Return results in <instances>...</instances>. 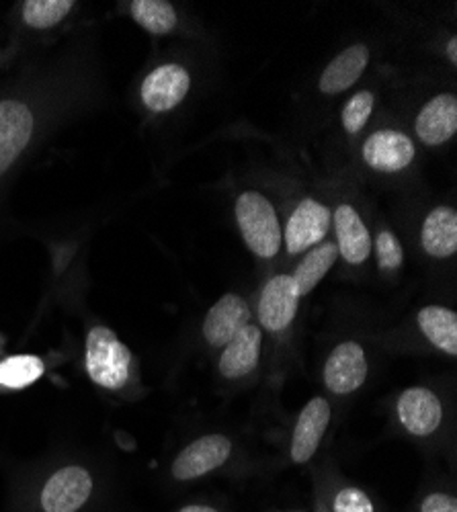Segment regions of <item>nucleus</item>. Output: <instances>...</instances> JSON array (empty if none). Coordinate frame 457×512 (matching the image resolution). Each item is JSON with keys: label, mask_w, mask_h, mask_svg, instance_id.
<instances>
[{"label": "nucleus", "mask_w": 457, "mask_h": 512, "mask_svg": "<svg viewBox=\"0 0 457 512\" xmlns=\"http://www.w3.org/2000/svg\"><path fill=\"white\" fill-rule=\"evenodd\" d=\"M328 424L330 404L324 398L310 400L298 416L296 429L292 435V445H289V455H292V461L296 465H304L316 455Z\"/></svg>", "instance_id": "f8f14e48"}, {"label": "nucleus", "mask_w": 457, "mask_h": 512, "mask_svg": "<svg viewBox=\"0 0 457 512\" xmlns=\"http://www.w3.org/2000/svg\"><path fill=\"white\" fill-rule=\"evenodd\" d=\"M236 220L246 246L261 259H271L279 252L281 228L277 213L261 193L246 191L238 197Z\"/></svg>", "instance_id": "f03ea898"}, {"label": "nucleus", "mask_w": 457, "mask_h": 512, "mask_svg": "<svg viewBox=\"0 0 457 512\" xmlns=\"http://www.w3.org/2000/svg\"><path fill=\"white\" fill-rule=\"evenodd\" d=\"M367 379V357L355 340H347L332 349L324 363V386L337 396L357 392Z\"/></svg>", "instance_id": "39448f33"}, {"label": "nucleus", "mask_w": 457, "mask_h": 512, "mask_svg": "<svg viewBox=\"0 0 457 512\" xmlns=\"http://www.w3.org/2000/svg\"><path fill=\"white\" fill-rule=\"evenodd\" d=\"M189 87V72L179 64H166L144 78L142 101L154 113L171 111L187 97Z\"/></svg>", "instance_id": "1a4fd4ad"}, {"label": "nucleus", "mask_w": 457, "mask_h": 512, "mask_svg": "<svg viewBox=\"0 0 457 512\" xmlns=\"http://www.w3.org/2000/svg\"><path fill=\"white\" fill-rule=\"evenodd\" d=\"M287 512H302V510H287Z\"/></svg>", "instance_id": "c756f323"}, {"label": "nucleus", "mask_w": 457, "mask_h": 512, "mask_svg": "<svg viewBox=\"0 0 457 512\" xmlns=\"http://www.w3.org/2000/svg\"><path fill=\"white\" fill-rule=\"evenodd\" d=\"M373 111V95L369 91L355 93L343 109V127L349 134L361 132Z\"/></svg>", "instance_id": "393cba45"}, {"label": "nucleus", "mask_w": 457, "mask_h": 512, "mask_svg": "<svg viewBox=\"0 0 457 512\" xmlns=\"http://www.w3.org/2000/svg\"><path fill=\"white\" fill-rule=\"evenodd\" d=\"M93 476L82 465H64L54 472L39 494L44 512H78L93 496Z\"/></svg>", "instance_id": "7ed1b4c3"}, {"label": "nucleus", "mask_w": 457, "mask_h": 512, "mask_svg": "<svg viewBox=\"0 0 457 512\" xmlns=\"http://www.w3.org/2000/svg\"><path fill=\"white\" fill-rule=\"evenodd\" d=\"M132 17L148 33L164 35L177 27V13L171 3L164 0H136L132 3Z\"/></svg>", "instance_id": "4be33fe9"}, {"label": "nucleus", "mask_w": 457, "mask_h": 512, "mask_svg": "<svg viewBox=\"0 0 457 512\" xmlns=\"http://www.w3.org/2000/svg\"><path fill=\"white\" fill-rule=\"evenodd\" d=\"M72 7V0H27L23 3V19L33 29H50L58 25Z\"/></svg>", "instance_id": "5701e85b"}, {"label": "nucleus", "mask_w": 457, "mask_h": 512, "mask_svg": "<svg viewBox=\"0 0 457 512\" xmlns=\"http://www.w3.org/2000/svg\"><path fill=\"white\" fill-rule=\"evenodd\" d=\"M447 56H449V60L455 64L457 62V39L453 37V39H449V46H447Z\"/></svg>", "instance_id": "c85d7f7f"}, {"label": "nucleus", "mask_w": 457, "mask_h": 512, "mask_svg": "<svg viewBox=\"0 0 457 512\" xmlns=\"http://www.w3.org/2000/svg\"><path fill=\"white\" fill-rule=\"evenodd\" d=\"M396 414L412 437H429L443 422V404L427 388H408L396 402Z\"/></svg>", "instance_id": "0eeeda50"}, {"label": "nucleus", "mask_w": 457, "mask_h": 512, "mask_svg": "<svg viewBox=\"0 0 457 512\" xmlns=\"http://www.w3.org/2000/svg\"><path fill=\"white\" fill-rule=\"evenodd\" d=\"M177 512H220V510L210 504H187V506L179 508Z\"/></svg>", "instance_id": "cd10ccee"}, {"label": "nucleus", "mask_w": 457, "mask_h": 512, "mask_svg": "<svg viewBox=\"0 0 457 512\" xmlns=\"http://www.w3.org/2000/svg\"><path fill=\"white\" fill-rule=\"evenodd\" d=\"M232 455V441L224 435H205L189 443L173 461V478L193 482L216 472Z\"/></svg>", "instance_id": "20e7f679"}, {"label": "nucleus", "mask_w": 457, "mask_h": 512, "mask_svg": "<svg viewBox=\"0 0 457 512\" xmlns=\"http://www.w3.org/2000/svg\"><path fill=\"white\" fill-rule=\"evenodd\" d=\"M363 160L380 173H398L414 158V144L408 136L394 130H382L363 144Z\"/></svg>", "instance_id": "ddd939ff"}, {"label": "nucleus", "mask_w": 457, "mask_h": 512, "mask_svg": "<svg viewBox=\"0 0 457 512\" xmlns=\"http://www.w3.org/2000/svg\"><path fill=\"white\" fill-rule=\"evenodd\" d=\"M421 512H457V498L447 492H431L421 500Z\"/></svg>", "instance_id": "bb28decb"}, {"label": "nucleus", "mask_w": 457, "mask_h": 512, "mask_svg": "<svg viewBox=\"0 0 457 512\" xmlns=\"http://www.w3.org/2000/svg\"><path fill=\"white\" fill-rule=\"evenodd\" d=\"M261 345L263 330L255 324L244 326L224 347L218 363L220 373L226 379H242L248 373H253L261 359Z\"/></svg>", "instance_id": "4468645a"}, {"label": "nucleus", "mask_w": 457, "mask_h": 512, "mask_svg": "<svg viewBox=\"0 0 457 512\" xmlns=\"http://www.w3.org/2000/svg\"><path fill=\"white\" fill-rule=\"evenodd\" d=\"M457 132V99L455 95H437L417 117V134L429 146L445 144Z\"/></svg>", "instance_id": "2eb2a0df"}, {"label": "nucleus", "mask_w": 457, "mask_h": 512, "mask_svg": "<svg viewBox=\"0 0 457 512\" xmlns=\"http://www.w3.org/2000/svg\"><path fill=\"white\" fill-rule=\"evenodd\" d=\"M46 371V363L35 355H13L0 363V386L23 390L35 383Z\"/></svg>", "instance_id": "412c9836"}, {"label": "nucleus", "mask_w": 457, "mask_h": 512, "mask_svg": "<svg viewBox=\"0 0 457 512\" xmlns=\"http://www.w3.org/2000/svg\"><path fill=\"white\" fill-rule=\"evenodd\" d=\"M251 324V308L236 293H228L212 306L203 320V338L214 349H224L230 340Z\"/></svg>", "instance_id": "9d476101"}, {"label": "nucleus", "mask_w": 457, "mask_h": 512, "mask_svg": "<svg viewBox=\"0 0 457 512\" xmlns=\"http://www.w3.org/2000/svg\"><path fill=\"white\" fill-rule=\"evenodd\" d=\"M376 254H378V265L386 271L400 269L404 252L398 242V238L390 232H380L376 238Z\"/></svg>", "instance_id": "a878e982"}, {"label": "nucleus", "mask_w": 457, "mask_h": 512, "mask_svg": "<svg viewBox=\"0 0 457 512\" xmlns=\"http://www.w3.org/2000/svg\"><path fill=\"white\" fill-rule=\"evenodd\" d=\"M330 228V209L314 199L302 201L285 228V244L289 254H300L326 236Z\"/></svg>", "instance_id": "9b49d317"}, {"label": "nucleus", "mask_w": 457, "mask_h": 512, "mask_svg": "<svg viewBox=\"0 0 457 512\" xmlns=\"http://www.w3.org/2000/svg\"><path fill=\"white\" fill-rule=\"evenodd\" d=\"M421 240L435 259L451 256L457 250V211L445 205L433 209L423 224Z\"/></svg>", "instance_id": "a211bd4d"}, {"label": "nucleus", "mask_w": 457, "mask_h": 512, "mask_svg": "<svg viewBox=\"0 0 457 512\" xmlns=\"http://www.w3.org/2000/svg\"><path fill=\"white\" fill-rule=\"evenodd\" d=\"M419 328L429 343L445 353L457 355V316L453 310L443 306H427L417 316Z\"/></svg>", "instance_id": "6ab92c4d"}, {"label": "nucleus", "mask_w": 457, "mask_h": 512, "mask_svg": "<svg viewBox=\"0 0 457 512\" xmlns=\"http://www.w3.org/2000/svg\"><path fill=\"white\" fill-rule=\"evenodd\" d=\"M134 355L107 326L91 328L87 336L85 367L99 388L117 392L130 381Z\"/></svg>", "instance_id": "f257e3e1"}, {"label": "nucleus", "mask_w": 457, "mask_h": 512, "mask_svg": "<svg viewBox=\"0 0 457 512\" xmlns=\"http://www.w3.org/2000/svg\"><path fill=\"white\" fill-rule=\"evenodd\" d=\"M300 297L302 295L292 275L273 277L261 293V302L257 310L261 326L271 334L285 332L298 314Z\"/></svg>", "instance_id": "423d86ee"}, {"label": "nucleus", "mask_w": 457, "mask_h": 512, "mask_svg": "<svg viewBox=\"0 0 457 512\" xmlns=\"http://www.w3.org/2000/svg\"><path fill=\"white\" fill-rule=\"evenodd\" d=\"M337 256H339V248L332 242L320 244L304 256V261L298 265L296 273L292 275L300 295H308L324 279V275L330 271V267L335 265Z\"/></svg>", "instance_id": "aec40b11"}, {"label": "nucleus", "mask_w": 457, "mask_h": 512, "mask_svg": "<svg viewBox=\"0 0 457 512\" xmlns=\"http://www.w3.org/2000/svg\"><path fill=\"white\" fill-rule=\"evenodd\" d=\"M337 248L343 259L351 265H361L371 252V236L351 205H339L335 211Z\"/></svg>", "instance_id": "dca6fc26"}, {"label": "nucleus", "mask_w": 457, "mask_h": 512, "mask_svg": "<svg viewBox=\"0 0 457 512\" xmlns=\"http://www.w3.org/2000/svg\"><path fill=\"white\" fill-rule=\"evenodd\" d=\"M33 113L21 101H0V175L7 173L33 136Z\"/></svg>", "instance_id": "6e6552de"}, {"label": "nucleus", "mask_w": 457, "mask_h": 512, "mask_svg": "<svg viewBox=\"0 0 457 512\" xmlns=\"http://www.w3.org/2000/svg\"><path fill=\"white\" fill-rule=\"evenodd\" d=\"M369 62V50L363 44L351 46L332 60L320 78V91L324 95H339L359 80Z\"/></svg>", "instance_id": "f3484780"}, {"label": "nucleus", "mask_w": 457, "mask_h": 512, "mask_svg": "<svg viewBox=\"0 0 457 512\" xmlns=\"http://www.w3.org/2000/svg\"><path fill=\"white\" fill-rule=\"evenodd\" d=\"M326 512H378V508L363 488L345 484L326 498Z\"/></svg>", "instance_id": "b1692460"}]
</instances>
